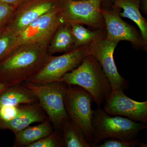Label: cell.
Instances as JSON below:
<instances>
[{"mask_svg":"<svg viewBox=\"0 0 147 147\" xmlns=\"http://www.w3.org/2000/svg\"><path fill=\"white\" fill-rule=\"evenodd\" d=\"M48 46L42 43L18 45L0 63V82L9 87L30 80L52 56L48 53Z\"/></svg>","mask_w":147,"mask_h":147,"instance_id":"obj_1","label":"cell"},{"mask_svg":"<svg viewBox=\"0 0 147 147\" xmlns=\"http://www.w3.org/2000/svg\"><path fill=\"white\" fill-rule=\"evenodd\" d=\"M61 81L67 85L79 86L88 92L97 108H100L112 91L110 82L100 63L90 54L78 67L65 74Z\"/></svg>","mask_w":147,"mask_h":147,"instance_id":"obj_2","label":"cell"},{"mask_svg":"<svg viewBox=\"0 0 147 147\" xmlns=\"http://www.w3.org/2000/svg\"><path fill=\"white\" fill-rule=\"evenodd\" d=\"M93 141L95 147L107 139L129 140L135 139L139 131L147 127V124L137 122L120 116H111L100 108L94 110L92 121Z\"/></svg>","mask_w":147,"mask_h":147,"instance_id":"obj_3","label":"cell"},{"mask_svg":"<svg viewBox=\"0 0 147 147\" xmlns=\"http://www.w3.org/2000/svg\"><path fill=\"white\" fill-rule=\"evenodd\" d=\"M22 84L35 95L54 130L60 131L63 121L69 119L64 102L67 84L61 81L43 84L26 81Z\"/></svg>","mask_w":147,"mask_h":147,"instance_id":"obj_4","label":"cell"},{"mask_svg":"<svg viewBox=\"0 0 147 147\" xmlns=\"http://www.w3.org/2000/svg\"><path fill=\"white\" fill-rule=\"evenodd\" d=\"M93 101L91 95L82 87L67 84L64 99L66 111L69 118L82 128L91 147Z\"/></svg>","mask_w":147,"mask_h":147,"instance_id":"obj_5","label":"cell"},{"mask_svg":"<svg viewBox=\"0 0 147 147\" xmlns=\"http://www.w3.org/2000/svg\"><path fill=\"white\" fill-rule=\"evenodd\" d=\"M102 0H61L63 23L85 25L94 30H105L101 13Z\"/></svg>","mask_w":147,"mask_h":147,"instance_id":"obj_6","label":"cell"},{"mask_svg":"<svg viewBox=\"0 0 147 147\" xmlns=\"http://www.w3.org/2000/svg\"><path fill=\"white\" fill-rule=\"evenodd\" d=\"M90 54L88 45L60 56L52 55L41 70L29 82L36 84L60 82L65 74L78 67Z\"/></svg>","mask_w":147,"mask_h":147,"instance_id":"obj_7","label":"cell"},{"mask_svg":"<svg viewBox=\"0 0 147 147\" xmlns=\"http://www.w3.org/2000/svg\"><path fill=\"white\" fill-rule=\"evenodd\" d=\"M119 42L111 40L106 35L99 37L89 45L90 54L98 62L110 82L112 91H123L128 88L129 83L118 71L114 61V51Z\"/></svg>","mask_w":147,"mask_h":147,"instance_id":"obj_8","label":"cell"},{"mask_svg":"<svg viewBox=\"0 0 147 147\" xmlns=\"http://www.w3.org/2000/svg\"><path fill=\"white\" fill-rule=\"evenodd\" d=\"M59 7L33 21L16 34L18 45L27 43L49 45L58 27L62 24Z\"/></svg>","mask_w":147,"mask_h":147,"instance_id":"obj_9","label":"cell"},{"mask_svg":"<svg viewBox=\"0 0 147 147\" xmlns=\"http://www.w3.org/2000/svg\"><path fill=\"white\" fill-rule=\"evenodd\" d=\"M103 110L111 116L125 117L134 121L147 124V100L131 99L123 91H112L105 98Z\"/></svg>","mask_w":147,"mask_h":147,"instance_id":"obj_10","label":"cell"},{"mask_svg":"<svg viewBox=\"0 0 147 147\" xmlns=\"http://www.w3.org/2000/svg\"><path fill=\"white\" fill-rule=\"evenodd\" d=\"M119 9L113 7L112 9L101 7L108 39L119 42L125 40L131 42L138 48L146 51L147 42L141 32L125 22L121 18Z\"/></svg>","mask_w":147,"mask_h":147,"instance_id":"obj_11","label":"cell"},{"mask_svg":"<svg viewBox=\"0 0 147 147\" xmlns=\"http://www.w3.org/2000/svg\"><path fill=\"white\" fill-rule=\"evenodd\" d=\"M59 0H26L15 9L5 27L14 34L45 13L59 7Z\"/></svg>","mask_w":147,"mask_h":147,"instance_id":"obj_12","label":"cell"},{"mask_svg":"<svg viewBox=\"0 0 147 147\" xmlns=\"http://www.w3.org/2000/svg\"><path fill=\"white\" fill-rule=\"evenodd\" d=\"M48 118L39 102L21 104L18 114L13 118L0 121V129H8L14 134L36 122Z\"/></svg>","mask_w":147,"mask_h":147,"instance_id":"obj_13","label":"cell"},{"mask_svg":"<svg viewBox=\"0 0 147 147\" xmlns=\"http://www.w3.org/2000/svg\"><path fill=\"white\" fill-rule=\"evenodd\" d=\"M38 102L34 94L23 84L14 85L0 94V112L21 104Z\"/></svg>","mask_w":147,"mask_h":147,"instance_id":"obj_14","label":"cell"},{"mask_svg":"<svg viewBox=\"0 0 147 147\" xmlns=\"http://www.w3.org/2000/svg\"><path fill=\"white\" fill-rule=\"evenodd\" d=\"M54 131L53 124L47 118L38 125L29 126L15 133L13 147H27Z\"/></svg>","mask_w":147,"mask_h":147,"instance_id":"obj_15","label":"cell"},{"mask_svg":"<svg viewBox=\"0 0 147 147\" xmlns=\"http://www.w3.org/2000/svg\"><path fill=\"white\" fill-rule=\"evenodd\" d=\"M141 0H111L113 7L122 9L119 12L121 17L128 18L134 21L140 30L145 41L147 42V22L140 12Z\"/></svg>","mask_w":147,"mask_h":147,"instance_id":"obj_16","label":"cell"},{"mask_svg":"<svg viewBox=\"0 0 147 147\" xmlns=\"http://www.w3.org/2000/svg\"><path fill=\"white\" fill-rule=\"evenodd\" d=\"M76 49L74 38L69 23H62L56 31L48 45L47 50L51 55L65 53Z\"/></svg>","mask_w":147,"mask_h":147,"instance_id":"obj_17","label":"cell"},{"mask_svg":"<svg viewBox=\"0 0 147 147\" xmlns=\"http://www.w3.org/2000/svg\"><path fill=\"white\" fill-rule=\"evenodd\" d=\"M65 147H90L82 128L70 119L64 121L60 129Z\"/></svg>","mask_w":147,"mask_h":147,"instance_id":"obj_18","label":"cell"},{"mask_svg":"<svg viewBox=\"0 0 147 147\" xmlns=\"http://www.w3.org/2000/svg\"><path fill=\"white\" fill-rule=\"evenodd\" d=\"M70 24L76 48L89 45L91 42L99 37L106 35L105 30H94L92 31L89 29L85 28L82 24L76 23Z\"/></svg>","mask_w":147,"mask_h":147,"instance_id":"obj_19","label":"cell"},{"mask_svg":"<svg viewBox=\"0 0 147 147\" xmlns=\"http://www.w3.org/2000/svg\"><path fill=\"white\" fill-rule=\"evenodd\" d=\"M16 34L5 27L0 30V63L18 47Z\"/></svg>","mask_w":147,"mask_h":147,"instance_id":"obj_20","label":"cell"},{"mask_svg":"<svg viewBox=\"0 0 147 147\" xmlns=\"http://www.w3.org/2000/svg\"><path fill=\"white\" fill-rule=\"evenodd\" d=\"M63 139L60 131L54 130L52 133L28 145L27 147H63Z\"/></svg>","mask_w":147,"mask_h":147,"instance_id":"obj_21","label":"cell"},{"mask_svg":"<svg viewBox=\"0 0 147 147\" xmlns=\"http://www.w3.org/2000/svg\"><path fill=\"white\" fill-rule=\"evenodd\" d=\"M140 143L136 139L125 140L110 138L105 139L103 144L95 147H134L139 146Z\"/></svg>","mask_w":147,"mask_h":147,"instance_id":"obj_22","label":"cell"},{"mask_svg":"<svg viewBox=\"0 0 147 147\" xmlns=\"http://www.w3.org/2000/svg\"><path fill=\"white\" fill-rule=\"evenodd\" d=\"M16 8L11 5L0 3V30L8 24Z\"/></svg>","mask_w":147,"mask_h":147,"instance_id":"obj_23","label":"cell"},{"mask_svg":"<svg viewBox=\"0 0 147 147\" xmlns=\"http://www.w3.org/2000/svg\"><path fill=\"white\" fill-rule=\"evenodd\" d=\"M26 0H0V3L8 4L17 7Z\"/></svg>","mask_w":147,"mask_h":147,"instance_id":"obj_24","label":"cell"},{"mask_svg":"<svg viewBox=\"0 0 147 147\" xmlns=\"http://www.w3.org/2000/svg\"><path fill=\"white\" fill-rule=\"evenodd\" d=\"M140 7H142L144 12L147 14V0H141Z\"/></svg>","mask_w":147,"mask_h":147,"instance_id":"obj_25","label":"cell"},{"mask_svg":"<svg viewBox=\"0 0 147 147\" xmlns=\"http://www.w3.org/2000/svg\"><path fill=\"white\" fill-rule=\"evenodd\" d=\"M8 87L0 82V94L5 90Z\"/></svg>","mask_w":147,"mask_h":147,"instance_id":"obj_26","label":"cell"},{"mask_svg":"<svg viewBox=\"0 0 147 147\" xmlns=\"http://www.w3.org/2000/svg\"><path fill=\"white\" fill-rule=\"evenodd\" d=\"M111 0H102V6L111 5Z\"/></svg>","mask_w":147,"mask_h":147,"instance_id":"obj_27","label":"cell"}]
</instances>
